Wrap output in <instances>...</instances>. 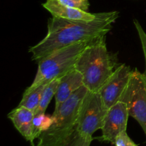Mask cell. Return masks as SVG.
<instances>
[{"label": "cell", "mask_w": 146, "mask_h": 146, "mask_svg": "<svg viewBox=\"0 0 146 146\" xmlns=\"http://www.w3.org/2000/svg\"><path fill=\"white\" fill-rule=\"evenodd\" d=\"M118 17L119 12L116 11L97 13L91 21H73L52 16L48 19L46 36L29 48L31 60L38 61L61 48L104 36Z\"/></svg>", "instance_id": "cell-1"}, {"label": "cell", "mask_w": 146, "mask_h": 146, "mask_svg": "<svg viewBox=\"0 0 146 146\" xmlns=\"http://www.w3.org/2000/svg\"><path fill=\"white\" fill-rule=\"evenodd\" d=\"M105 38L104 36L89 42L75 66L82 75L84 86L91 92H98L117 68Z\"/></svg>", "instance_id": "cell-2"}, {"label": "cell", "mask_w": 146, "mask_h": 146, "mask_svg": "<svg viewBox=\"0 0 146 146\" xmlns=\"http://www.w3.org/2000/svg\"><path fill=\"white\" fill-rule=\"evenodd\" d=\"M88 91L83 86L54 111V123L41 134L34 146H61L68 139L76 129L81 105Z\"/></svg>", "instance_id": "cell-3"}, {"label": "cell", "mask_w": 146, "mask_h": 146, "mask_svg": "<svg viewBox=\"0 0 146 146\" xmlns=\"http://www.w3.org/2000/svg\"><path fill=\"white\" fill-rule=\"evenodd\" d=\"M91 41H84L64 47L38 60L36 74L30 87L48 84L55 78H61L75 68L78 57Z\"/></svg>", "instance_id": "cell-4"}, {"label": "cell", "mask_w": 146, "mask_h": 146, "mask_svg": "<svg viewBox=\"0 0 146 146\" xmlns=\"http://www.w3.org/2000/svg\"><path fill=\"white\" fill-rule=\"evenodd\" d=\"M108 110L99 92L88 91L81 105L76 130L86 138H93L94 133L102 128Z\"/></svg>", "instance_id": "cell-5"}, {"label": "cell", "mask_w": 146, "mask_h": 146, "mask_svg": "<svg viewBox=\"0 0 146 146\" xmlns=\"http://www.w3.org/2000/svg\"><path fill=\"white\" fill-rule=\"evenodd\" d=\"M121 101L126 104L129 115L138 121L146 135V78L136 68Z\"/></svg>", "instance_id": "cell-6"}, {"label": "cell", "mask_w": 146, "mask_h": 146, "mask_svg": "<svg viewBox=\"0 0 146 146\" xmlns=\"http://www.w3.org/2000/svg\"><path fill=\"white\" fill-rule=\"evenodd\" d=\"M133 72V70L129 66L120 64L98 91L107 109L121 101L129 85Z\"/></svg>", "instance_id": "cell-7"}, {"label": "cell", "mask_w": 146, "mask_h": 146, "mask_svg": "<svg viewBox=\"0 0 146 146\" xmlns=\"http://www.w3.org/2000/svg\"><path fill=\"white\" fill-rule=\"evenodd\" d=\"M129 113L127 105L123 101H119L107 111L101 131V141L114 144L117 135L126 131Z\"/></svg>", "instance_id": "cell-8"}, {"label": "cell", "mask_w": 146, "mask_h": 146, "mask_svg": "<svg viewBox=\"0 0 146 146\" xmlns=\"http://www.w3.org/2000/svg\"><path fill=\"white\" fill-rule=\"evenodd\" d=\"M84 86L83 76L75 68L60 78L57 91L55 95V109L57 111L74 93Z\"/></svg>", "instance_id": "cell-9"}, {"label": "cell", "mask_w": 146, "mask_h": 146, "mask_svg": "<svg viewBox=\"0 0 146 146\" xmlns=\"http://www.w3.org/2000/svg\"><path fill=\"white\" fill-rule=\"evenodd\" d=\"M44 9L49 11L53 17L73 21H91L96 17V14H91L88 11L67 7L61 4L58 0H46L43 3Z\"/></svg>", "instance_id": "cell-10"}, {"label": "cell", "mask_w": 146, "mask_h": 146, "mask_svg": "<svg viewBox=\"0 0 146 146\" xmlns=\"http://www.w3.org/2000/svg\"><path fill=\"white\" fill-rule=\"evenodd\" d=\"M7 116L19 133L27 141L31 143V146H34L32 141V122L34 117V111L25 107L17 106L12 110Z\"/></svg>", "instance_id": "cell-11"}, {"label": "cell", "mask_w": 146, "mask_h": 146, "mask_svg": "<svg viewBox=\"0 0 146 146\" xmlns=\"http://www.w3.org/2000/svg\"><path fill=\"white\" fill-rule=\"evenodd\" d=\"M47 84H43L35 87H28L23 94L22 98L18 106H23L35 112L40 104L41 96Z\"/></svg>", "instance_id": "cell-12"}, {"label": "cell", "mask_w": 146, "mask_h": 146, "mask_svg": "<svg viewBox=\"0 0 146 146\" xmlns=\"http://www.w3.org/2000/svg\"><path fill=\"white\" fill-rule=\"evenodd\" d=\"M59 82L60 78H57L52 80L46 84L44 88V92H43L42 96H41V101H40V104L34 112V115L45 113L46 110L48 108L51 99L53 98V97H55Z\"/></svg>", "instance_id": "cell-13"}, {"label": "cell", "mask_w": 146, "mask_h": 146, "mask_svg": "<svg viewBox=\"0 0 146 146\" xmlns=\"http://www.w3.org/2000/svg\"><path fill=\"white\" fill-rule=\"evenodd\" d=\"M54 121V115L46 113L34 115L32 122V141L38 139L42 133L47 131L51 126ZM35 145L34 143V146Z\"/></svg>", "instance_id": "cell-14"}, {"label": "cell", "mask_w": 146, "mask_h": 146, "mask_svg": "<svg viewBox=\"0 0 146 146\" xmlns=\"http://www.w3.org/2000/svg\"><path fill=\"white\" fill-rule=\"evenodd\" d=\"M93 139V138H86L83 136L76 129L68 139L61 146H90Z\"/></svg>", "instance_id": "cell-15"}, {"label": "cell", "mask_w": 146, "mask_h": 146, "mask_svg": "<svg viewBox=\"0 0 146 146\" xmlns=\"http://www.w3.org/2000/svg\"><path fill=\"white\" fill-rule=\"evenodd\" d=\"M61 4L67 7L88 11L90 3L88 0H58Z\"/></svg>", "instance_id": "cell-16"}, {"label": "cell", "mask_w": 146, "mask_h": 146, "mask_svg": "<svg viewBox=\"0 0 146 146\" xmlns=\"http://www.w3.org/2000/svg\"><path fill=\"white\" fill-rule=\"evenodd\" d=\"M134 25H135V29L137 30V32H138V36H139L140 40H141V46H142V49L143 51L144 54V58H145V72L143 73L144 76L146 78V33L144 31L143 28L142 27L141 24H140L139 21L138 20L135 19L134 20Z\"/></svg>", "instance_id": "cell-17"}, {"label": "cell", "mask_w": 146, "mask_h": 146, "mask_svg": "<svg viewBox=\"0 0 146 146\" xmlns=\"http://www.w3.org/2000/svg\"><path fill=\"white\" fill-rule=\"evenodd\" d=\"M114 145L115 146H133L136 144L131 140L126 131H124L117 135Z\"/></svg>", "instance_id": "cell-18"}, {"label": "cell", "mask_w": 146, "mask_h": 146, "mask_svg": "<svg viewBox=\"0 0 146 146\" xmlns=\"http://www.w3.org/2000/svg\"><path fill=\"white\" fill-rule=\"evenodd\" d=\"M133 146H137V145H133Z\"/></svg>", "instance_id": "cell-19"}]
</instances>
